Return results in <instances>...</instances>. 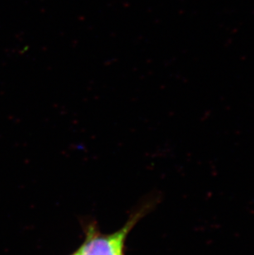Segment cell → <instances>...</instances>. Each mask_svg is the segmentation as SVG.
I'll list each match as a JSON object with an SVG mask.
<instances>
[{"mask_svg":"<svg viewBox=\"0 0 254 255\" xmlns=\"http://www.w3.org/2000/svg\"><path fill=\"white\" fill-rule=\"evenodd\" d=\"M81 255L80 254H79V251L77 250L76 251H75V252H73L72 254H70V255Z\"/></svg>","mask_w":254,"mask_h":255,"instance_id":"obj_2","label":"cell"},{"mask_svg":"<svg viewBox=\"0 0 254 255\" xmlns=\"http://www.w3.org/2000/svg\"><path fill=\"white\" fill-rule=\"evenodd\" d=\"M154 204L153 200L144 202L129 216L123 227L113 233H102L96 222H87L84 227V241L77 250L81 255H126L130 231L151 211Z\"/></svg>","mask_w":254,"mask_h":255,"instance_id":"obj_1","label":"cell"}]
</instances>
